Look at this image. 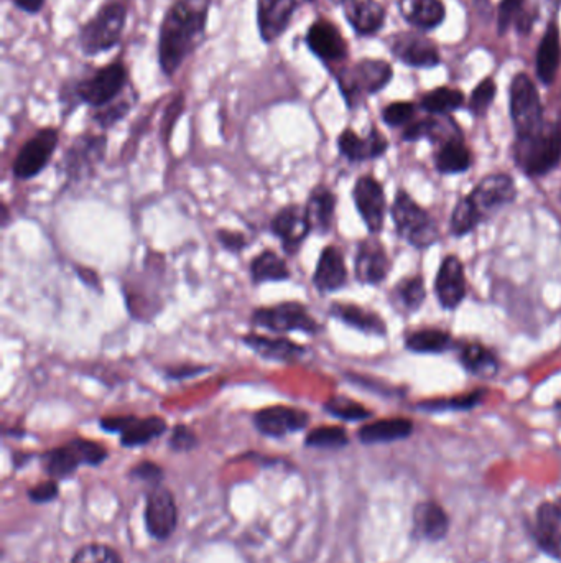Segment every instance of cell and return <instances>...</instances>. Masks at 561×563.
Segmentation results:
<instances>
[{
    "instance_id": "5bb4252c",
    "label": "cell",
    "mask_w": 561,
    "mask_h": 563,
    "mask_svg": "<svg viewBox=\"0 0 561 563\" xmlns=\"http://www.w3.org/2000/svg\"><path fill=\"white\" fill-rule=\"evenodd\" d=\"M353 200L369 233H381L387 213V200L381 182L371 175L359 178L354 185Z\"/></svg>"
},
{
    "instance_id": "1f68e13d",
    "label": "cell",
    "mask_w": 561,
    "mask_h": 563,
    "mask_svg": "<svg viewBox=\"0 0 561 563\" xmlns=\"http://www.w3.org/2000/svg\"><path fill=\"white\" fill-rule=\"evenodd\" d=\"M561 63L560 32L555 24L548 25L537 52V76L543 84H552Z\"/></svg>"
},
{
    "instance_id": "816d5d0a",
    "label": "cell",
    "mask_w": 561,
    "mask_h": 563,
    "mask_svg": "<svg viewBox=\"0 0 561 563\" xmlns=\"http://www.w3.org/2000/svg\"><path fill=\"white\" fill-rule=\"evenodd\" d=\"M60 494V486L56 480L47 481V483L37 484L33 488L28 489L27 496L32 503L47 504L55 501Z\"/></svg>"
},
{
    "instance_id": "4dcf8cb0",
    "label": "cell",
    "mask_w": 561,
    "mask_h": 563,
    "mask_svg": "<svg viewBox=\"0 0 561 563\" xmlns=\"http://www.w3.org/2000/svg\"><path fill=\"white\" fill-rule=\"evenodd\" d=\"M306 218L311 226V233L328 234L333 229L336 213V195L325 185L313 188L305 205Z\"/></svg>"
},
{
    "instance_id": "9c48e42d",
    "label": "cell",
    "mask_w": 561,
    "mask_h": 563,
    "mask_svg": "<svg viewBox=\"0 0 561 563\" xmlns=\"http://www.w3.org/2000/svg\"><path fill=\"white\" fill-rule=\"evenodd\" d=\"M251 323L270 333L302 331L315 336L320 333V323L311 317L308 308L298 302H283L272 307H260L252 313Z\"/></svg>"
},
{
    "instance_id": "b9f144b4",
    "label": "cell",
    "mask_w": 561,
    "mask_h": 563,
    "mask_svg": "<svg viewBox=\"0 0 561 563\" xmlns=\"http://www.w3.org/2000/svg\"><path fill=\"white\" fill-rule=\"evenodd\" d=\"M306 447L325 448V450H338V448L348 447L349 435L343 427H318L311 430L305 438Z\"/></svg>"
},
{
    "instance_id": "e575fe53",
    "label": "cell",
    "mask_w": 561,
    "mask_h": 563,
    "mask_svg": "<svg viewBox=\"0 0 561 563\" xmlns=\"http://www.w3.org/2000/svg\"><path fill=\"white\" fill-rule=\"evenodd\" d=\"M400 7L410 24L425 30L443 24L446 17L445 5L441 0H404Z\"/></svg>"
},
{
    "instance_id": "60d3db41",
    "label": "cell",
    "mask_w": 561,
    "mask_h": 563,
    "mask_svg": "<svg viewBox=\"0 0 561 563\" xmlns=\"http://www.w3.org/2000/svg\"><path fill=\"white\" fill-rule=\"evenodd\" d=\"M484 223L483 218L479 215L478 210L474 208L473 203L468 196H464L458 201V205L453 210L450 219V233L456 238H463L473 233L479 224Z\"/></svg>"
},
{
    "instance_id": "f907efd6",
    "label": "cell",
    "mask_w": 561,
    "mask_h": 563,
    "mask_svg": "<svg viewBox=\"0 0 561 563\" xmlns=\"http://www.w3.org/2000/svg\"><path fill=\"white\" fill-rule=\"evenodd\" d=\"M168 445H170L173 452H191V450H195L198 447V437H196V433L188 425L178 424L173 429Z\"/></svg>"
},
{
    "instance_id": "d4e9b609",
    "label": "cell",
    "mask_w": 561,
    "mask_h": 563,
    "mask_svg": "<svg viewBox=\"0 0 561 563\" xmlns=\"http://www.w3.org/2000/svg\"><path fill=\"white\" fill-rule=\"evenodd\" d=\"M244 345L252 351L277 363L293 364L305 358L306 346L298 345L295 341L288 340L285 336H262L249 333L242 338Z\"/></svg>"
},
{
    "instance_id": "db71d44e",
    "label": "cell",
    "mask_w": 561,
    "mask_h": 563,
    "mask_svg": "<svg viewBox=\"0 0 561 563\" xmlns=\"http://www.w3.org/2000/svg\"><path fill=\"white\" fill-rule=\"evenodd\" d=\"M209 371L208 366H193V364H181L177 368H168L165 373L170 379L175 381H183V379H190V377L200 376L201 373Z\"/></svg>"
},
{
    "instance_id": "9a60e30c",
    "label": "cell",
    "mask_w": 561,
    "mask_h": 563,
    "mask_svg": "<svg viewBox=\"0 0 561 563\" xmlns=\"http://www.w3.org/2000/svg\"><path fill=\"white\" fill-rule=\"evenodd\" d=\"M530 534L543 554L561 560V496L553 501H543L535 509Z\"/></svg>"
},
{
    "instance_id": "f1b7e54d",
    "label": "cell",
    "mask_w": 561,
    "mask_h": 563,
    "mask_svg": "<svg viewBox=\"0 0 561 563\" xmlns=\"http://www.w3.org/2000/svg\"><path fill=\"white\" fill-rule=\"evenodd\" d=\"M346 19L359 35H374L384 27L385 9L377 0H343Z\"/></svg>"
},
{
    "instance_id": "6da1fadb",
    "label": "cell",
    "mask_w": 561,
    "mask_h": 563,
    "mask_svg": "<svg viewBox=\"0 0 561 563\" xmlns=\"http://www.w3.org/2000/svg\"><path fill=\"white\" fill-rule=\"evenodd\" d=\"M213 0H177L158 30V63L163 75L173 76L196 52L206 35Z\"/></svg>"
},
{
    "instance_id": "c3c4849f",
    "label": "cell",
    "mask_w": 561,
    "mask_h": 563,
    "mask_svg": "<svg viewBox=\"0 0 561 563\" xmlns=\"http://www.w3.org/2000/svg\"><path fill=\"white\" fill-rule=\"evenodd\" d=\"M415 116V106L412 103H392L382 111V119L385 124L390 127L408 126V122L412 121Z\"/></svg>"
},
{
    "instance_id": "9f6ffc18",
    "label": "cell",
    "mask_w": 561,
    "mask_h": 563,
    "mask_svg": "<svg viewBox=\"0 0 561 563\" xmlns=\"http://www.w3.org/2000/svg\"><path fill=\"white\" fill-rule=\"evenodd\" d=\"M7 223H9V208H7V205H2V226H7Z\"/></svg>"
},
{
    "instance_id": "7c38bea8",
    "label": "cell",
    "mask_w": 561,
    "mask_h": 563,
    "mask_svg": "<svg viewBox=\"0 0 561 563\" xmlns=\"http://www.w3.org/2000/svg\"><path fill=\"white\" fill-rule=\"evenodd\" d=\"M483 221L497 211L512 205L517 198V185L509 173H491L484 177L468 195Z\"/></svg>"
},
{
    "instance_id": "7bdbcfd3",
    "label": "cell",
    "mask_w": 561,
    "mask_h": 563,
    "mask_svg": "<svg viewBox=\"0 0 561 563\" xmlns=\"http://www.w3.org/2000/svg\"><path fill=\"white\" fill-rule=\"evenodd\" d=\"M325 412L344 422H361L371 419L372 412L348 397H333L325 404Z\"/></svg>"
},
{
    "instance_id": "f35d334b",
    "label": "cell",
    "mask_w": 561,
    "mask_h": 563,
    "mask_svg": "<svg viewBox=\"0 0 561 563\" xmlns=\"http://www.w3.org/2000/svg\"><path fill=\"white\" fill-rule=\"evenodd\" d=\"M486 391L469 392L463 396L450 397V399H436V401H423L417 405L418 410L427 414H441V412H468L478 407L483 402Z\"/></svg>"
},
{
    "instance_id": "836d02e7",
    "label": "cell",
    "mask_w": 561,
    "mask_h": 563,
    "mask_svg": "<svg viewBox=\"0 0 561 563\" xmlns=\"http://www.w3.org/2000/svg\"><path fill=\"white\" fill-rule=\"evenodd\" d=\"M459 363L473 376L494 377L499 371V359L496 353L481 343H464L458 348Z\"/></svg>"
},
{
    "instance_id": "7402d4cb",
    "label": "cell",
    "mask_w": 561,
    "mask_h": 563,
    "mask_svg": "<svg viewBox=\"0 0 561 563\" xmlns=\"http://www.w3.org/2000/svg\"><path fill=\"white\" fill-rule=\"evenodd\" d=\"M298 0H257V27L264 43H274L292 24Z\"/></svg>"
},
{
    "instance_id": "4316f807",
    "label": "cell",
    "mask_w": 561,
    "mask_h": 563,
    "mask_svg": "<svg viewBox=\"0 0 561 563\" xmlns=\"http://www.w3.org/2000/svg\"><path fill=\"white\" fill-rule=\"evenodd\" d=\"M435 167L441 175H461L473 167V154L461 134H453L438 142Z\"/></svg>"
},
{
    "instance_id": "74e56055",
    "label": "cell",
    "mask_w": 561,
    "mask_h": 563,
    "mask_svg": "<svg viewBox=\"0 0 561 563\" xmlns=\"http://www.w3.org/2000/svg\"><path fill=\"white\" fill-rule=\"evenodd\" d=\"M392 300L404 312H418L427 300V289L420 275H412L399 280L392 290Z\"/></svg>"
},
{
    "instance_id": "8992f818",
    "label": "cell",
    "mask_w": 561,
    "mask_h": 563,
    "mask_svg": "<svg viewBox=\"0 0 561 563\" xmlns=\"http://www.w3.org/2000/svg\"><path fill=\"white\" fill-rule=\"evenodd\" d=\"M394 70L384 60H362L336 75L339 89L348 108L354 109L372 94H377L392 80Z\"/></svg>"
},
{
    "instance_id": "8d00e7d4",
    "label": "cell",
    "mask_w": 561,
    "mask_h": 563,
    "mask_svg": "<svg viewBox=\"0 0 561 563\" xmlns=\"http://www.w3.org/2000/svg\"><path fill=\"white\" fill-rule=\"evenodd\" d=\"M249 272L255 285L283 282L292 277L287 262L274 251L260 252L259 256H255L249 266Z\"/></svg>"
},
{
    "instance_id": "ac0fdd59",
    "label": "cell",
    "mask_w": 561,
    "mask_h": 563,
    "mask_svg": "<svg viewBox=\"0 0 561 563\" xmlns=\"http://www.w3.org/2000/svg\"><path fill=\"white\" fill-rule=\"evenodd\" d=\"M435 294L441 308L456 310L468 294L466 274L461 259L456 254H448L441 261L435 277Z\"/></svg>"
},
{
    "instance_id": "ab89813d",
    "label": "cell",
    "mask_w": 561,
    "mask_h": 563,
    "mask_svg": "<svg viewBox=\"0 0 561 563\" xmlns=\"http://www.w3.org/2000/svg\"><path fill=\"white\" fill-rule=\"evenodd\" d=\"M464 94L458 89L436 88L422 98V108L433 116H445L463 108Z\"/></svg>"
},
{
    "instance_id": "484cf974",
    "label": "cell",
    "mask_w": 561,
    "mask_h": 563,
    "mask_svg": "<svg viewBox=\"0 0 561 563\" xmlns=\"http://www.w3.org/2000/svg\"><path fill=\"white\" fill-rule=\"evenodd\" d=\"M346 282H348V269H346L343 252L339 251L338 247H325L316 264L313 284L321 294H328V292L343 289Z\"/></svg>"
},
{
    "instance_id": "6f0895ef",
    "label": "cell",
    "mask_w": 561,
    "mask_h": 563,
    "mask_svg": "<svg viewBox=\"0 0 561 563\" xmlns=\"http://www.w3.org/2000/svg\"><path fill=\"white\" fill-rule=\"evenodd\" d=\"M552 4L553 9L557 10L560 7L561 0H548Z\"/></svg>"
},
{
    "instance_id": "f5cc1de1",
    "label": "cell",
    "mask_w": 561,
    "mask_h": 563,
    "mask_svg": "<svg viewBox=\"0 0 561 563\" xmlns=\"http://www.w3.org/2000/svg\"><path fill=\"white\" fill-rule=\"evenodd\" d=\"M216 238H218L219 244L232 254H241L249 246V241L244 234L229 231V229H219Z\"/></svg>"
},
{
    "instance_id": "603a6c76",
    "label": "cell",
    "mask_w": 561,
    "mask_h": 563,
    "mask_svg": "<svg viewBox=\"0 0 561 563\" xmlns=\"http://www.w3.org/2000/svg\"><path fill=\"white\" fill-rule=\"evenodd\" d=\"M339 154L351 163L367 162V160L381 159L389 149V142L376 127L366 137H359L351 129L341 132L338 137Z\"/></svg>"
},
{
    "instance_id": "cb8c5ba5",
    "label": "cell",
    "mask_w": 561,
    "mask_h": 563,
    "mask_svg": "<svg viewBox=\"0 0 561 563\" xmlns=\"http://www.w3.org/2000/svg\"><path fill=\"white\" fill-rule=\"evenodd\" d=\"M390 48L400 61L405 65L415 68H435L440 65V55L428 38L413 35V33H400L395 35L390 42Z\"/></svg>"
},
{
    "instance_id": "277c9868",
    "label": "cell",
    "mask_w": 561,
    "mask_h": 563,
    "mask_svg": "<svg viewBox=\"0 0 561 563\" xmlns=\"http://www.w3.org/2000/svg\"><path fill=\"white\" fill-rule=\"evenodd\" d=\"M127 7L122 2L102 5L78 33L79 50L86 56L101 55L117 47L126 28Z\"/></svg>"
},
{
    "instance_id": "680465c9",
    "label": "cell",
    "mask_w": 561,
    "mask_h": 563,
    "mask_svg": "<svg viewBox=\"0 0 561 563\" xmlns=\"http://www.w3.org/2000/svg\"><path fill=\"white\" fill-rule=\"evenodd\" d=\"M557 409H558V410H561V401L558 402V404H557Z\"/></svg>"
},
{
    "instance_id": "5b68a950",
    "label": "cell",
    "mask_w": 561,
    "mask_h": 563,
    "mask_svg": "<svg viewBox=\"0 0 561 563\" xmlns=\"http://www.w3.org/2000/svg\"><path fill=\"white\" fill-rule=\"evenodd\" d=\"M390 216L400 238L417 247L427 249L440 241V231L432 216L413 200L412 195L400 188L390 206Z\"/></svg>"
},
{
    "instance_id": "d6986e66",
    "label": "cell",
    "mask_w": 561,
    "mask_h": 563,
    "mask_svg": "<svg viewBox=\"0 0 561 563\" xmlns=\"http://www.w3.org/2000/svg\"><path fill=\"white\" fill-rule=\"evenodd\" d=\"M310 424V415L305 410L274 405L254 415L255 429L264 437L283 438L290 433L302 432Z\"/></svg>"
},
{
    "instance_id": "4fadbf2b",
    "label": "cell",
    "mask_w": 561,
    "mask_h": 563,
    "mask_svg": "<svg viewBox=\"0 0 561 563\" xmlns=\"http://www.w3.org/2000/svg\"><path fill=\"white\" fill-rule=\"evenodd\" d=\"M144 517L147 532L153 539L162 542L170 539L178 526L177 501L172 491L163 484L149 488Z\"/></svg>"
},
{
    "instance_id": "44dd1931",
    "label": "cell",
    "mask_w": 561,
    "mask_h": 563,
    "mask_svg": "<svg viewBox=\"0 0 561 563\" xmlns=\"http://www.w3.org/2000/svg\"><path fill=\"white\" fill-rule=\"evenodd\" d=\"M306 47L323 63H339L348 56V43L343 33L330 20H316L308 28L305 37Z\"/></svg>"
},
{
    "instance_id": "bcb514c9",
    "label": "cell",
    "mask_w": 561,
    "mask_h": 563,
    "mask_svg": "<svg viewBox=\"0 0 561 563\" xmlns=\"http://www.w3.org/2000/svg\"><path fill=\"white\" fill-rule=\"evenodd\" d=\"M496 94L497 86L491 78L481 81L474 89L473 94H471V99H469V109H471L474 116H484L487 109L491 108Z\"/></svg>"
},
{
    "instance_id": "d6a6232c",
    "label": "cell",
    "mask_w": 561,
    "mask_h": 563,
    "mask_svg": "<svg viewBox=\"0 0 561 563\" xmlns=\"http://www.w3.org/2000/svg\"><path fill=\"white\" fill-rule=\"evenodd\" d=\"M167 429V422L157 415H152L147 419H139L135 415H130L126 429L121 433V445L126 448L144 447L153 442L155 438L162 437Z\"/></svg>"
},
{
    "instance_id": "30bf717a",
    "label": "cell",
    "mask_w": 561,
    "mask_h": 563,
    "mask_svg": "<svg viewBox=\"0 0 561 563\" xmlns=\"http://www.w3.org/2000/svg\"><path fill=\"white\" fill-rule=\"evenodd\" d=\"M60 142V132L47 127L28 139L15 157L12 172L17 180H32L48 167Z\"/></svg>"
},
{
    "instance_id": "2e32d148",
    "label": "cell",
    "mask_w": 561,
    "mask_h": 563,
    "mask_svg": "<svg viewBox=\"0 0 561 563\" xmlns=\"http://www.w3.org/2000/svg\"><path fill=\"white\" fill-rule=\"evenodd\" d=\"M451 519L441 504L425 499L413 506L412 531L413 540H422L428 544H438L450 534Z\"/></svg>"
},
{
    "instance_id": "f546056e",
    "label": "cell",
    "mask_w": 561,
    "mask_h": 563,
    "mask_svg": "<svg viewBox=\"0 0 561 563\" xmlns=\"http://www.w3.org/2000/svg\"><path fill=\"white\" fill-rule=\"evenodd\" d=\"M413 422L405 417L395 419H382L372 424L364 425L357 430V438L364 445H381V443H394L412 437Z\"/></svg>"
},
{
    "instance_id": "52a82bcc",
    "label": "cell",
    "mask_w": 561,
    "mask_h": 563,
    "mask_svg": "<svg viewBox=\"0 0 561 563\" xmlns=\"http://www.w3.org/2000/svg\"><path fill=\"white\" fill-rule=\"evenodd\" d=\"M106 460V448L84 438H73L42 456L43 468L51 480L56 481L75 475L79 466H99Z\"/></svg>"
},
{
    "instance_id": "83f0119b",
    "label": "cell",
    "mask_w": 561,
    "mask_h": 563,
    "mask_svg": "<svg viewBox=\"0 0 561 563\" xmlns=\"http://www.w3.org/2000/svg\"><path fill=\"white\" fill-rule=\"evenodd\" d=\"M330 315L344 325L351 326L354 330L361 331L364 335L385 336L387 325L379 313L367 308L353 305V303H333Z\"/></svg>"
},
{
    "instance_id": "8fae6325",
    "label": "cell",
    "mask_w": 561,
    "mask_h": 563,
    "mask_svg": "<svg viewBox=\"0 0 561 563\" xmlns=\"http://www.w3.org/2000/svg\"><path fill=\"white\" fill-rule=\"evenodd\" d=\"M106 149L107 139L104 135L86 134L78 137L63 157V170L68 185L91 177L104 160Z\"/></svg>"
},
{
    "instance_id": "ee69618b",
    "label": "cell",
    "mask_w": 561,
    "mask_h": 563,
    "mask_svg": "<svg viewBox=\"0 0 561 563\" xmlns=\"http://www.w3.org/2000/svg\"><path fill=\"white\" fill-rule=\"evenodd\" d=\"M514 22L519 24L517 27L522 32H527L530 28L532 20L527 19L524 0H502L501 5H499V19H497L499 32L506 33V30H509L510 25Z\"/></svg>"
},
{
    "instance_id": "3957f363",
    "label": "cell",
    "mask_w": 561,
    "mask_h": 563,
    "mask_svg": "<svg viewBox=\"0 0 561 563\" xmlns=\"http://www.w3.org/2000/svg\"><path fill=\"white\" fill-rule=\"evenodd\" d=\"M127 80V68L122 61L117 60L94 71L88 78L76 81L73 86H65L61 91V98L66 106L71 103H84L101 109L116 101L117 96L126 88Z\"/></svg>"
},
{
    "instance_id": "681fc988",
    "label": "cell",
    "mask_w": 561,
    "mask_h": 563,
    "mask_svg": "<svg viewBox=\"0 0 561 563\" xmlns=\"http://www.w3.org/2000/svg\"><path fill=\"white\" fill-rule=\"evenodd\" d=\"M130 476L134 480L142 481V483L147 484L149 488L152 486H157V484H162L163 475L162 466H158L157 463L153 461H140L139 465H135L132 470H130Z\"/></svg>"
},
{
    "instance_id": "11a10c76",
    "label": "cell",
    "mask_w": 561,
    "mask_h": 563,
    "mask_svg": "<svg viewBox=\"0 0 561 563\" xmlns=\"http://www.w3.org/2000/svg\"><path fill=\"white\" fill-rule=\"evenodd\" d=\"M15 7L28 15H37L45 5V0H14Z\"/></svg>"
},
{
    "instance_id": "7a4b0ae2",
    "label": "cell",
    "mask_w": 561,
    "mask_h": 563,
    "mask_svg": "<svg viewBox=\"0 0 561 563\" xmlns=\"http://www.w3.org/2000/svg\"><path fill=\"white\" fill-rule=\"evenodd\" d=\"M514 160L525 177L543 178L550 175L561 163L560 122H545L535 134L517 137Z\"/></svg>"
},
{
    "instance_id": "ba28073f",
    "label": "cell",
    "mask_w": 561,
    "mask_h": 563,
    "mask_svg": "<svg viewBox=\"0 0 561 563\" xmlns=\"http://www.w3.org/2000/svg\"><path fill=\"white\" fill-rule=\"evenodd\" d=\"M510 117L517 137H529L542 129V101L529 75L519 73L510 84Z\"/></svg>"
},
{
    "instance_id": "e0dca14e",
    "label": "cell",
    "mask_w": 561,
    "mask_h": 563,
    "mask_svg": "<svg viewBox=\"0 0 561 563\" xmlns=\"http://www.w3.org/2000/svg\"><path fill=\"white\" fill-rule=\"evenodd\" d=\"M270 231L282 241L283 251L288 256H295L311 233L305 208L300 205L283 206L270 221Z\"/></svg>"
},
{
    "instance_id": "f6af8a7d",
    "label": "cell",
    "mask_w": 561,
    "mask_h": 563,
    "mask_svg": "<svg viewBox=\"0 0 561 563\" xmlns=\"http://www.w3.org/2000/svg\"><path fill=\"white\" fill-rule=\"evenodd\" d=\"M70 563H124L116 549L106 544H86L76 550Z\"/></svg>"
},
{
    "instance_id": "7dc6e473",
    "label": "cell",
    "mask_w": 561,
    "mask_h": 563,
    "mask_svg": "<svg viewBox=\"0 0 561 563\" xmlns=\"http://www.w3.org/2000/svg\"><path fill=\"white\" fill-rule=\"evenodd\" d=\"M130 109H132V104L126 99L119 101V103L107 104L94 114V121L98 122V126L102 129H111L112 126H116L117 122H121L129 114Z\"/></svg>"
},
{
    "instance_id": "ffe728a7",
    "label": "cell",
    "mask_w": 561,
    "mask_h": 563,
    "mask_svg": "<svg viewBox=\"0 0 561 563\" xmlns=\"http://www.w3.org/2000/svg\"><path fill=\"white\" fill-rule=\"evenodd\" d=\"M390 267H392V262L381 241L364 239L359 242L356 259H354V274H356L359 284H382L390 274Z\"/></svg>"
},
{
    "instance_id": "d590c367",
    "label": "cell",
    "mask_w": 561,
    "mask_h": 563,
    "mask_svg": "<svg viewBox=\"0 0 561 563\" xmlns=\"http://www.w3.org/2000/svg\"><path fill=\"white\" fill-rule=\"evenodd\" d=\"M405 348L417 354H441L455 348V341L448 331L423 328L405 336Z\"/></svg>"
}]
</instances>
